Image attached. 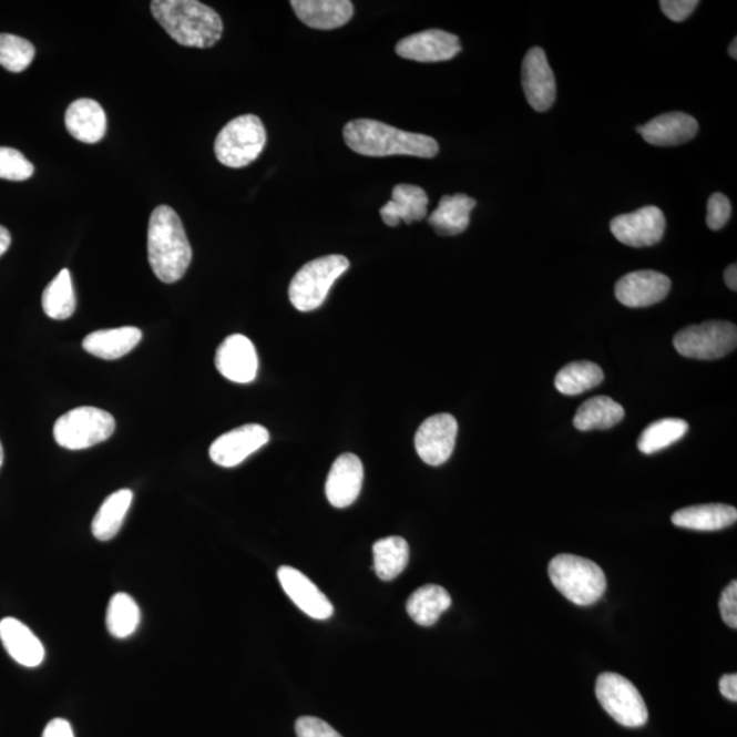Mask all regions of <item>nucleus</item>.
Listing matches in <instances>:
<instances>
[{
  "label": "nucleus",
  "mask_w": 737,
  "mask_h": 737,
  "mask_svg": "<svg viewBox=\"0 0 737 737\" xmlns=\"http://www.w3.org/2000/svg\"><path fill=\"white\" fill-rule=\"evenodd\" d=\"M193 250L178 214L167 205L152 212L147 227V258L158 280L175 283L186 274Z\"/></svg>",
  "instance_id": "1"
},
{
  "label": "nucleus",
  "mask_w": 737,
  "mask_h": 737,
  "mask_svg": "<svg viewBox=\"0 0 737 737\" xmlns=\"http://www.w3.org/2000/svg\"><path fill=\"white\" fill-rule=\"evenodd\" d=\"M344 137L351 151L370 157L407 155L432 158L439 153L438 141L429 135L403 132L373 120L347 123Z\"/></svg>",
  "instance_id": "2"
},
{
  "label": "nucleus",
  "mask_w": 737,
  "mask_h": 737,
  "mask_svg": "<svg viewBox=\"0 0 737 737\" xmlns=\"http://www.w3.org/2000/svg\"><path fill=\"white\" fill-rule=\"evenodd\" d=\"M151 10L155 20L181 45L209 49L222 38L221 16L197 0H153Z\"/></svg>",
  "instance_id": "3"
},
{
  "label": "nucleus",
  "mask_w": 737,
  "mask_h": 737,
  "mask_svg": "<svg viewBox=\"0 0 737 737\" xmlns=\"http://www.w3.org/2000/svg\"><path fill=\"white\" fill-rule=\"evenodd\" d=\"M547 571L553 586L576 605H593L605 593L606 576L592 560L575 554H557Z\"/></svg>",
  "instance_id": "4"
},
{
  "label": "nucleus",
  "mask_w": 737,
  "mask_h": 737,
  "mask_svg": "<svg viewBox=\"0 0 737 737\" xmlns=\"http://www.w3.org/2000/svg\"><path fill=\"white\" fill-rule=\"evenodd\" d=\"M350 268L345 256L332 255L305 264L293 277L288 295L295 309L311 311L320 308L334 283Z\"/></svg>",
  "instance_id": "5"
},
{
  "label": "nucleus",
  "mask_w": 737,
  "mask_h": 737,
  "mask_svg": "<svg viewBox=\"0 0 737 737\" xmlns=\"http://www.w3.org/2000/svg\"><path fill=\"white\" fill-rule=\"evenodd\" d=\"M267 144V132L258 116L247 114L235 117L221 130L215 141V155L224 166H249L262 155Z\"/></svg>",
  "instance_id": "6"
},
{
  "label": "nucleus",
  "mask_w": 737,
  "mask_h": 737,
  "mask_svg": "<svg viewBox=\"0 0 737 737\" xmlns=\"http://www.w3.org/2000/svg\"><path fill=\"white\" fill-rule=\"evenodd\" d=\"M115 432V420L109 411L96 407H79L59 418L54 438L66 450H86L109 440Z\"/></svg>",
  "instance_id": "7"
},
{
  "label": "nucleus",
  "mask_w": 737,
  "mask_h": 737,
  "mask_svg": "<svg viewBox=\"0 0 737 737\" xmlns=\"http://www.w3.org/2000/svg\"><path fill=\"white\" fill-rule=\"evenodd\" d=\"M737 328L728 321H706L682 329L674 339L683 357L712 361L728 356L736 349Z\"/></svg>",
  "instance_id": "8"
},
{
  "label": "nucleus",
  "mask_w": 737,
  "mask_h": 737,
  "mask_svg": "<svg viewBox=\"0 0 737 737\" xmlns=\"http://www.w3.org/2000/svg\"><path fill=\"white\" fill-rule=\"evenodd\" d=\"M595 695L605 712L627 728H641L647 723L648 713L638 688L626 677L603 674L595 684Z\"/></svg>",
  "instance_id": "9"
},
{
  "label": "nucleus",
  "mask_w": 737,
  "mask_h": 737,
  "mask_svg": "<svg viewBox=\"0 0 737 737\" xmlns=\"http://www.w3.org/2000/svg\"><path fill=\"white\" fill-rule=\"evenodd\" d=\"M666 221L657 206H645L631 214L616 216L611 222V232L618 242L629 247H648L663 239Z\"/></svg>",
  "instance_id": "10"
},
{
  "label": "nucleus",
  "mask_w": 737,
  "mask_h": 737,
  "mask_svg": "<svg viewBox=\"0 0 737 737\" xmlns=\"http://www.w3.org/2000/svg\"><path fill=\"white\" fill-rule=\"evenodd\" d=\"M458 422L455 417L442 412L423 421L416 434V450L424 463L441 465L455 450Z\"/></svg>",
  "instance_id": "11"
},
{
  "label": "nucleus",
  "mask_w": 737,
  "mask_h": 737,
  "mask_svg": "<svg viewBox=\"0 0 737 737\" xmlns=\"http://www.w3.org/2000/svg\"><path fill=\"white\" fill-rule=\"evenodd\" d=\"M269 441V432L262 424L249 423L229 430L212 442L209 457L222 468H235Z\"/></svg>",
  "instance_id": "12"
},
{
  "label": "nucleus",
  "mask_w": 737,
  "mask_h": 737,
  "mask_svg": "<svg viewBox=\"0 0 737 737\" xmlns=\"http://www.w3.org/2000/svg\"><path fill=\"white\" fill-rule=\"evenodd\" d=\"M522 86L530 105L535 111L550 110L556 100V80L544 50L533 47L522 64Z\"/></svg>",
  "instance_id": "13"
},
{
  "label": "nucleus",
  "mask_w": 737,
  "mask_h": 737,
  "mask_svg": "<svg viewBox=\"0 0 737 737\" xmlns=\"http://www.w3.org/2000/svg\"><path fill=\"white\" fill-rule=\"evenodd\" d=\"M461 51L459 38L440 29L411 34L400 40L397 45V54L400 58L421 63L451 61Z\"/></svg>",
  "instance_id": "14"
},
{
  "label": "nucleus",
  "mask_w": 737,
  "mask_h": 737,
  "mask_svg": "<svg viewBox=\"0 0 737 737\" xmlns=\"http://www.w3.org/2000/svg\"><path fill=\"white\" fill-rule=\"evenodd\" d=\"M671 286L669 277L657 270H636L616 283L615 295L627 308H647L662 303Z\"/></svg>",
  "instance_id": "15"
},
{
  "label": "nucleus",
  "mask_w": 737,
  "mask_h": 737,
  "mask_svg": "<svg viewBox=\"0 0 737 737\" xmlns=\"http://www.w3.org/2000/svg\"><path fill=\"white\" fill-rule=\"evenodd\" d=\"M215 364L227 380L247 385L256 379L258 371L256 347L244 335L228 336L216 351Z\"/></svg>",
  "instance_id": "16"
},
{
  "label": "nucleus",
  "mask_w": 737,
  "mask_h": 737,
  "mask_svg": "<svg viewBox=\"0 0 737 737\" xmlns=\"http://www.w3.org/2000/svg\"><path fill=\"white\" fill-rule=\"evenodd\" d=\"M277 577L288 597L306 615L316 621H328L334 615V605L303 572L283 565L277 571Z\"/></svg>",
  "instance_id": "17"
},
{
  "label": "nucleus",
  "mask_w": 737,
  "mask_h": 737,
  "mask_svg": "<svg viewBox=\"0 0 737 737\" xmlns=\"http://www.w3.org/2000/svg\"><path fill=\"white\" fill-rule=\"evenodd\" d=\"M364 482V465L361 459L354 453H344L332 464L326 483V493L329 503L336 509H346L356 501L361 493Z\"/></svg>",
  "instance_id": "18"
},
{
  "label": "nucleus",
  "mask_w": 737,
  "mask_h": 737,
  "mask_svg": "<svg viewBox=\"0 0 737 737\" xmlns=\"http://www.w3.org/2000/svg\"><path fill=\"white\" fill-rule=\"evenodd\" d=\"M697 120L684 112H668L654 117L645 126L636 127L646 143L656 146H676L688 143L697 135Z\"/></svg>",
  "instance_id": "19"
},
{
  "label": "nucleus",
  "mask_w": 737,
  "mask_h": 737,
  "mask_svg": "<svg viewBox=\"0 0 737 737\" xmlns=\"http://www.w3.org/2000/svg\"><path fill=\"white\" fill-rule=\"evenodd\" d=\"M0 641L10 657L28 668H37L44 662L43 644L32 629L14 617H6L0 622Z\"/></svg>",
  "instance_id": "20"
},
{
  "label": "nucleus",
  "mask_w": 737,
  "mask_h": 737,
  "mask_svg": "<svg viewBox=\"0 0 737 737\" xmlns=\"http://www.w3.org/2000/svg\"><path fill=\"white\" fill-rule=\"evenodd\" d=\"M291 8L305 25L320 31L346 25L354 14L350 0H293Z\"/></svg>",
  "instance_id": "21"
},
{
  "label": "nucleus",
  "mask_w": 737,
  "mask_h": 737,
  "mask_svg": "<svg viewBox=\"0 0 737 737\" xmlns=\"http://www.w3.org/2000/svg\"><path fill=\"white\" fill-rule=\"evenodd\" d=\"M64 122L72 137L85 144L99 143L108 132V116L102 105L91 99L75 100L70 104Z\"/></svg>",
  "instance_id": "22"
},
{
  "label": "nucleus",
  "mask_w": 737,
  "mask_h": 737,
  "mask_svg": "<svg viewBox=\"0 0 737 737\" xmlns=\"http://www.w3.org/2000/svg\"><path fill=\"white\" fill-rule=\"evenodd\" d=\"M429 198L422 187L416 185H397L393 187L392 199L380 209L381 219L387 226L397 227L400 222L411 224L427 217Z\"/></svg>",
  "instance_id": "23"
},
{
  "label": "nucleus",
  "mask_w": 737,
  "mask_h": 737,
  "mask_svg": "<svg viewBox=\"0 0 737 737\" xmlns=\"http://www.w3.org/2000/svg\"><path fill=\"white\" fill-rule=\"evenodd\" d=\"M736 521L737 510L733 505L725 504L687 506L672 515V523L675 526L697 532H717L733 526Z\"/></svg>",
  "instance_id": "24"
},
{
  "label": "nucleus",
  "mask_w": 737,
  "mask_h": 737,
  "mask_svg": "<svg viewBox=\"0 0 737 737\" xmlns=\"http://www.w3.org/2000/svg\"><path fill=\"white\" fill-rule=\"evenodd\" d=\"M141 339H143V332L135 327L102 329V331L88 335L82 341V347L94 357L112 361V359L125 357L126 354L134 350Z\"/></svg>",
  "instance_id": "25"
},
{
  "label": "nucleus",
  "mask_w": 737,
  "mask_h": 737,
  "mask_svg": "<svg viewBox=\"0 0 737 737\" xmlns=\"http://www.w3.org/2000/svg\"><path fill=\"white\" fill-rule=\"evenodd\" d=\"M475 205V199L465 194L444 196L440 199L438 209L429 216V224L442 237L462 234L469 227L470 214Z\"/></svg>",
  "instance_id": "26"
},
{
  "label": "nucleus",
  "mask_w": 737,
  "mask_h": 737,
  "mask_svg": "<svg viewBox=\"0 0 737 737\" xmlns=\"http://www.w3.org/2000/svg\"><path fill=\"white\" fill-rule=\"evenodd\" d=\"M452 604L451 595L444 587L427 585L417 590L407 601V613L420 626L429 627L438 623L442 613Z\"/></svg>",
  "instance_id": "27"
},
{
  "label": "nucleus",
  "mask_w": 737,
  "mask_h": 737,
  "mask_svg": "<svg viewBox=\"0 0 737 737\" xmlns=\"http://www.w3.org/2000/svg\"><path fill=\"white\" fill-rule=\"evenodd\" d=\"M626 411L623 406L608 397H595L586 400L577 409L574 424L581 432L588 430H606L623 421Z\"/></svg>",
  "instance_id": "28"
},
{
  "label": "nucleus",
  "mask_w": 737,
  "mask_h": 737,
  "mask_svg": "<svg viewBox=\"0 0 737 737\" xmlns=\"http://www.w3.org/2000/svg\"><path fill=\"white\" fill-rule=\"evenodd\" d=\"M132 501L133 492L129 489H121L104 500L92 522V533L99 541H110L120 533Z\"/></svg>",
  "instance_id": "29"
},
{
  "label": "nucleus",
  "mask_w": 737,
  "mask_h": 737,
  "mask_svg": "<svg viewBox=\"0 0 737 737\" xmlns=\"http://www.w3.org/2000/svg\"><path fill=\"white\" fill-rule=\"evenodd\" d=\"M375 571L382 581L402 574L409 563L410 547L402 536H387L373 545Z\"/></svg>",
  "instance_id": "30"
},
{
  "label": "nucleus",
  "mask_w": 737,
  "mask_h": 737,
  "mask_svg": "<svg viewBox=\"0 0 737 737\" xmlns=\"http://www.w3.org/2000/svg\"><path fill=\"white\" fill-rule=\"evenodd\" d=\"M604 381V371L597 364L577 361L565 365L554 379L557 391L569 397H575L598 387Z\"/></svg>",
  "instance_id": "31"
},
{
  "label": "nucleus",
  "mask_w": 737,
  "mask_h": 737,
  "mask_svg": "<svg viewBox=\"0 0 737 737\" xmlns=\"http://www.w3.org/2000/svg\"><path fill=\"white\" fill-rule=\"evenodd\" d=\"M41 304H43L44 314L54 320H68L74 315L76 299L72 275L68 269H62L45 287Z\"/></svg>",
  "instance_id": "32"
},
{
  "label": "nucleus",
  "mask_w": 737,
  "mask_h": 737,
  "mask_svg": "<svg viewBox=\"0 0 737 737\" xmlns=\"http://www.w3.org/2000/svg\"><path fill=\"white\" fill-rule=\"evenodd\" d=\"M141 622L140 606L132 595L116 593L111 598L108 610V628L117 639H126L137 631Z\"/></svg>",
  "instance_id": "33"
},
{
  "label": "nucleus",
  "mask_w": 737,
  "mask_h": 737,
  "mask_svg": "<svg viewBox=\"0 0 737 737\" xmlns=\"http://www.w3.org/2000/svg\"><path fill=\"white\" fill-rule=\"evenodd\" d=\"M688 423L679 418H665L648 424L638 440V448L645 455L665 450L686 436Z\"/></svg>",
  "instance_id": "34"
},
{
  "label": "nucleus",
  "mask_w": 737,
  "mask_h": 737,
  "mask_svg": "<svg viewBox=\"0 0 737 737\" xmlns=\"http://www.w3.org/2000/svg\"><path fill=\"white\" fill-rule=\"evenodd\" d=\"M34 45L31 41L14 37V34L0 33V66L11 73H21L33 62Z\"/></svg>",
  "instance_id": "35"
},
{
  "label": "nucleus",
  "mask_w": 737,
  "mask_h": 737,
  "mask_svg": "<svg viewBox=\"0 0 737 737\" xmlns=\"http://www.w3.org/2000/svg\"><path fill=\"white\" fill-rule=\"evenodd\" d=\"M34 173V167L20 151L0 146V180L27 181Z\"/></svg>",
  "instance_id": "36"
},
{
  "label": "nucleus",
  "mask_w": 737,
  "mask_h": 737,
  "mask_svg": "<svg viewBox=\"0 0 737 737\" xmlns=\"http://www.w3.org/2000/svg\"><path fill=\"white\" fill-rule=\"evenodd\" d=\"M733 215V206L727 196L723 193H715L707 202V227L710 229H721Z\"/></svg>",
  "instance_id": "37"
},
{
  "label": "nucleus",
  "mask_w": 737,
  "mask_h": 737,
  "mask_svg": "<svg viewBox=\"0 0 737 737\" xmlns=\"http://www.w3.org/2000/svg\"><path fill=\"white\" fill-rule=\"evenodd\" d=\"M298 737H344L331 725L316 717H300L295 724Z\"/></svg>",
  "instance_id": "38"
},
{
  "label": "nucleus",
  "mask_w": 737,
  "mask_h": 737,
  "mask_svg": "<svg viewBox=\"0 0 737 737\" xmlns=\"http://www.w3.org/2000/svg\"><path fill=\"white\" fill-rule=\"evenodd\" d=\"M698 4V0H662L659 2L663 13L675 22L686 21Z\"/></svg>",
  "instance_id": "39"
},
{
  "label": "nucleus",
  "mask_w": 737,
  "mask_h": 737,
  "mask_svg": "<svg viewBox=\"0 0 737 737\" xmlns=\"http://www.w3.org/2000/svg\"><path fill=\"white\" fill-rule=\"evenodd\" d=\"M719 612H721L723 621L728 624L730 628H737V582L734 581L724 590L721 598H719Z\"/></svg>",
  "instance_id": "40"
},
{
  "label": "nucleus",
  "mask_w": 737,
  "mask_h": 737,
  "mask_svg": "<svg viewBox=\"0 0 737 737\" xmlns=\"http://www.w3.org/2000/svg\"><path fill=\"white\" fill-rule=\"evenodd\" d=\"M43 737H74V733L72 725L66 719L55 718L47 724Z\"/></svg>",
  "instance_id": "41"
},
{
  "label": "nucleus",
  "mask_w": 737,
  "mask_h": 737,
  "mask_svg": "<svg viewBox=\"0 0 737 737\" xmlns=\"http://www.w3.org/2000/svg\"><path fill=\"white\" fill-rule=\"evenodd\" d=\"M719 692L725 698L736 702L737 700V675H725L719 680Z\"/></svg>",
  "instance_id": "42"
},
{
  "label": "nucleus",
  "mask_w": 737,
  "mask_h": 737,
  "mask_svg": "<svg viewBox=\"0 0 737 737\" xmlns=\"http://www.w3.org/2000/svg\"><path fill=\"white\" fill-rule=\"evenodd\" d=\"M724 277H725V283H727V286L730 288V290L736 291L737 290L736 264L729 265L727 270H725Z\"/></svg>",
  "instance_id": "43"
},
{
  "label": "nucleus",
  "mask_w": 737,
  "mask_h": 737,
  "mask_svg": "<svg viewBox=\"0 0 737 737\" xmlns=\"http://www.w3.org/2000/svg\"><path fill=\"white\" fill-rule=\"evenodd\" d=\"M10 244H11V235L9 233V229L4 228L3 226H0V257H2L6 252H8Z\"/></svg>",
  "instance_id": "44"
},
{
  "label": "nucleus",
  "mask_w": 737,
  "mask_h": 737,
  "mask_svg": "<svg viewBox=\"0 0 737 737\" xmlns=\"http://www.w3.org/2000/svg\"><path fill=\"white\" fill-rule=\"evenodd\" d=\"M729 57L737 59V40L734 39L733 43L729 45Z\"/></svg>",
  "instance_id": "45"
},
{
  "label": "nucleus",
  "mask_w": 737,
  "mask_h": 737,
  "mask_svg": "<svg viewBox=\"0 0 737 737\" xmlns=\"http://www.w3.org/2000/svg\"><path fill=\"white\" fill-rule=\"evenodd\" d=\"M3 461H4V452H3L2 442H0V469H2Z\"/></svg>",
  "instance_id": "46"
}]
</instances>
